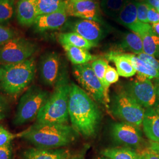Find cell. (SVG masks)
I'll use <instances>...</instances> for the list:
<instances>
[{
  "instance_id": "cell-1",
  "label": "cell",
  "mask_w": 159,
  "mask_h": 159,
  "mask_svg": "<svg viewBox=\"0 0 159 159\" xmlns=\"http://www.w3.org/2000/svg\"><path fill=\"white\" fill-rule=\"evenodd\" d=\"M68 115L77 133L86 137L95 134L100 123V112L91 97L74 83L70 84Z\"/></svg>"
},
{
  "instance_id": "cell-2",
  "label": "cell",
  "mask_w": 159,
  "mask_h": 159,
  "mask_svg": "<svg viewBox=\"0 0 159 159\" xmlns=\"http://www.w3.org/2000/svg\"><path fill=\"white\" fill-rule=\"evenodd\" d=\"M77 132L67 124L36 123L23 131V137L36 148H57L73 142Z\"/></svg>"
},
{
  "instance_id": "cell-3",
  "label": "cell",
  "mask_w": 159,
  "mask_h": 159,
  "mask_svg": "<svg viewBox=\"0 0 159 159\" xmlns=\"http://www.w3.org/2000/svg\"><path fill=\"white\" fill-rule=\"evenodd\" d=\"M70 84L64 71L55 85L54 90L41 109L36 123L67 124Z\"/></svg>"
},
{
  "instance_id": "cell-4",
  "label": "cell",
  "mask_w": 159,
  "mask_h": 159,
  "mask_svg": "<svg viewBox=\"0 0 159 159\" xmlns=\"http://www.w3.org/2000/svg\"><path fill=\"white\" fill-rule=\"evenodd\" d=\"M3 73L0 89L7 94L16 95L26 89L33 81L36 72L34 57L21 63L1 66Z\"/></svg>"
},
{
  "instance_id": "cell-5",
  "label": "cell",
  "mask_w": 159,
  "mask_h": 159,
  "mask_svg": "<svg viewBox=\"0 0 159 159\" xmlns=\"http://www.w3.org/2000/svg\"><path fill=\"white\" fill-rule=\"evenodd\" d=\"M49 96V93L40 87L36 85L30 86L20 98L13 124L23 125L37 119Z\"/></svg>"
},
{
  "instance_id": "cell-6",
  "label": "cell",
  "mask_w": 159,
  "mask_h": 159,
  "mask_svg": "<svg viewBox=\"0 0 159 159\" xmlns=\"http://www.w3.org/2000/svg\"><path fill=\"white\" fill-rule=\"evenodd\" d=\"M111 110L113 115L125 123L137 127L142 125L144 109L125 90L113 96Z\"/></svg>"
},
{
  "instance_id": "cell-7",
  "label": "cell",
  "mask_w": 159,
  "mask_h": 159,
  "mask_svg": "<svg viewBox=\"0 0 159 159\" xmlns=\"http://www.w3.org/2000/svg\"><path fill=\"white\" fill-rule=\"evenodd\" d=\"M37 47L24 38H14L0 47V63L2 65L23 62L33 57Z\"/></svg>"
},
{
  "instance_id": "cell-8",
  "label": "cell",
  "mask_w": 159,
  "mask_h": 159,
  "mask_svg": "<svg viewBox=\"0 0 159 159\" xmlns=\"http://www.w3.org/2000/svg\"><path fill=\"white\" fill-rule=\"evenodd\" d=\"M73 74L83 89L93 100L97 102H104L103 86L90 63L74 65Z\"/></svg>"
},
{
  "instance_id": "cell-9",
  "label": "cell",
  "mask_w": 159,
  "mask_h": 159,
  "mask_svg": "<svg viewBox=\"0 0 159 159\" xmlns=\"http://www.w3.org/2000/svg\"><path fill=\"white\" fill-rule=\"evenodd\" d=\"M143 107L150 108L156 102L154 84L150 79L137 74L136 79L129 82L125 89Z\"/></svg>"
},
{
  "instance_id": "cell-10",
  "label": "cell",
  "mask_w": 159,
  "mask_h": 159,
  "mask_svg": "<svg viewBox=\"0 0 159 159\" xmlns=\"http://www.w3.org/2000/svg\"><path fill=\"white\" fill-rule=\"evenodd\" d=\"M40 79L47 86H55L64 71L62 70L60 57L56 52H49L40 60Z\"/></svg>"
},
{
  "instance_id": "cell-11",
  "label": "cell",
  "mask_w": 159,
  "mask_h": 159,
  "mask_svg": "<svg viewBox=\"0 0 159 159\" xmlns=\"http://www.w3.org/2000/svg\"><path fill=\"white\" fill-rule=\"evenodd\" d=\"M111 135L114 140L127 147L139 148L143 139L140 129L136 125L122 122L113 124L111 127Z\"/></svg>"
},
{
  "instance_id": "cell-12",
  "label": "cell",
  "mask_w": 159,
  "mask_h": 159,
  "mask_svg": "<svg viewBox=\"0 0 159 159\" xmlns=\"http://www.w3.org/2000/svg\"><path fill=\"white\" fill-rule=\"evenodd\" d=\"M65 9L68 16L93 20L99 23L101 21L98 3L95 0H66Z\"/></svg>"
},
{
  "instance_id": "cell-13",
  "label": "cell",
  "mask_w": 159,
  "mask_h": 159,
  "mask_svg": "<svg viewBox=\"0 0 159 159\" xmlns=\"http://www.w3.org/2000/svg\"><path fill=\"white\" fill-rule=\"evenodd\" d=\"M116 18L119 23L140 36L146 31L152 28L150 24L141 23L139 21L136 1L135 0H127L125 6Z\"/></svg>"
},
{
  "instance_id": "cell-14",
  "label": "cell",
  "mask_w": 159,
  "mask_h": 159,
  "mask_svg": "<svg viewBox=\"0 0 159 159\" xmlns=\"http://www.w3.org/2000/svg\"><path fill=\"white\" fill-rule=\"evenodd\" d=\"M70 29L96 47L104 37V31L99 22L89 20H79L72 23Z\"/></svg>"
},
{
  "instance_id": "cell-15",
  "label": "cell",
  "mask_w": 159,
  "mask_h": 159,
  "mask_svg": "<svg viewBox=\"0 0 159 159\" xmlns=\"http://www.w3.org/2000/svg\"><path fill=\"white\" fill-rule=\"evenodd\" d=\"M67 17L65 7L57 11L40 15L33 24L34 29L37 31L44 32L60 29L66 22Z\"/></svg>"
},
{
  "instance_id": "cell-16",
  "label": "cell",
  "mask_w": 159,
  "mask_h": 159,
  "mask_svg": "<svg viewBox=\"0 0 159 159\" xmlns=\"http://www.w3.org/2000/svg\"><path fill=\"white\" fill-rule=\"evenodd\" d=\"M71 157L66 148H29L23 152L24 159H69Z\"/></svg>"
},
{
  "instance_id": "cell-17",
  "label": "cell",
  "mask_w": 159,
  "mask_h": 159,
  "mask_svg": "<svg viewBox=\"0 0 159 159\" xmlns=\"http://www.w3.org/2000/svg\"><path fill=\"white\" fill-rule=\"evenodd\" d=\"M16 14L17 20L21 25H33L39 16L37 0H19L17 2Z\"/></svg>"
},
{
  "instance_id": "cell-18",
  "label": "cell",
  "mask_w": 159,
  "mask_h": 159,
  "mask_svg": "<svg viewBox=\"0 0 159 159\" xmlns=\"http://www.w3.org/2000/svg\"><path fill=\"white\" fill-rule=\"evenodd\" d=\"M145 135L150 141L159 143V114L153 107L145 111L142 123Z\"/></svg>"
},
{
  "instance_id": "cell-19",
  "label": "cell",
  "mask_w": 159,
  "mask_h": 159,
  "mask_svg": "<svg viewBox=\"0 0 159 159\" xmlns=\"http://www.w3.org/2000/svg\"><path fill=\"white\" fill-rule=\"evenodd\" d=\"M107 60L113 61L116 67V70L120 76L130 77L136 74V70L133 67L129 60L122 56L121 53L112 51L106 55Z\"/></svg>"
},
{
  "instance_id": "cell-20",
  "label": "cell",
  "mask_w": 159,
  "mask_h": 159,
  "mask_svg": "<svg viewBox=\"0 0 159 159\" xmlns=\"http://www.w3.org/2000/svg\"><path fill=\"white\" fill-rule=\"evenodd\" d=\"M123 57L130 62L133 67L136 70L137 74L144 76L149 79H159V72L148 64L140 60L136 54L121 53Z\"/></svg>"
},
{
  "instance_id": "cell-21",
  "label": "cell",
  "mask_w": 159,
  "mask_h": 159,
  "mask_svg": "<svg viewBox=\"0 0 159 159\" xmlns=\"http://www.w3.org/2000/svg\"><path fill=\"white\" fill-rule=\"evenodd\" d=\"M69 60L74 65H81L95 60L96 57L87 50L68 44L62 45Z\"/></svg>"
},
{
  "instance_id": "cell-22",
  "label": "cell",
  "mask_w": 159,
  "mask_h": 159,
  "mask_svg": "<svg viewBox=\"0 0 159 159\" xmlns=\"http://www.w3.org/2000/svg\"><path fill=\"white\" fill-rule=\"evenodd\" d=\"M143 52L153 57L159 56V37L152 28L140 35Z\"/></svg>"
},
{
  "instance_id": "cell-23",
  "label": "cell",
  "mask_w": 159,
  "mask_h": 159,
  "mask_svg": "<svg viewBox=\"0 0 159 159\" xmlns=\"http://www.w3.org/2000/svg\"><path fill=\"white\" fill-rule=\"evenodd\" d=\"M58 39L61 45L68 44L84 48L87 50L95 47L94 45H93L89 41L85 40L84 38L81 37L80 35L74 32L60 34Z\"/></svg>"
},
{
  "instance_id": "cell-24",
  "label": "cell",
  "mask_w": 159,
  "mask_h": 159,
  "mask_svg": "<svg viewBox=\"0 0 159 159\" xmlns=\"http://www.w3.org/2000/svg\"><path fill=\"white\" fill-rule=\"evenodd\" d=\"M102 156L110 159H138L139 153L130 148H108L102 151Z\"/></svg>"
},
{
  "instance_id": "cell-25",
  "label": "cell",
  "mask_w": 159,
  "mask_h": 159,
  "mask_svg": "<svg viewBox=\"0 0 159 159\" xmlns=\"http://www.w3.org/2000/svg\"><path fill=\"white\" fill-rule=\"evenodd\" d=\"M120 47L123 50L131 51L137 55L143 52L142 38L139 34L133 31L125 34L120 44Z\"/></svg>"
},
{
  "instance_id": "cell-26",
  "label": "cell",
  "mask_w": 159,
  "mask_h": 159,
  "mask_svg": "<svg viewBox=\"0 0 159 159\" xmlns=\"http://www.w3.org/2000/svg\"><path fill=\"white\" fill-rule=\"evenodd\" d=\"M108 64L107 61L103 59H97L94 60L91 64V68L93 71L96 75L98 79L100 80L104 88V102L108 103L110 102L109 96H108V86L104 79L105 74L108 67Z\"/></svg>"
},
{
  "instance_id": "cell-27",
  "label": "cell",
  "mask_w": 159,
  "mask_h": 159,
  "mask_svg": "<svg viewBox=\"0 0 159 159\" xmlns=\"http://www.w3.org/2000/svg\"><path fill=\"white\" fill-rule=\"evenodd\" d=\"M66 0H37L39 16L57 11L65 7Z\"/></svg>"
},
{
  "instance_id": "cell-28",
  "label": "cell",
  "mask_w": 159,
  "mask_h": 159,
  "mask_svg": "<svg viewBox=\"0 0 159 159\" xmlns=\"http://www.w3.org/2000/svg\"><path fill=\"white\" fill-rule=\"evenodd\" d=\"M127 0H102L100 6L103 12L109 17L116 18Z\"/></svg>"
},
{
  "instance_id": "cell-29",
  "label": "cell",
  "mask_w": 159,
  "mask_h": 159,
  "mask_svg": "<svg viewBox=\"0 0 159 159\" xmlns=\"http://www.w3.org/2000/svg\"><path fill=\"white\" fill-rule=\"evenodd\" d=\"M14 0H0V24L11 20L14 14Z\"/></svg>"
},
{
  "instance_id": "cell-30",
  "label": "cell",
  "mask_w": 159,
  "mask_h": 159,
  "mask_svg": "<svg viewBox=\"0 0 159 159\" xmlns=\"http://www.w3.org/2000/svg\"><path fill=\"white\" fill-rule=\"evenodd\" d=\"M23 133V131L18 134H13L10 131L7 130L3 126L0 125V148L9 143H11L12 140L17 137H21Z\"/></svg>"
},
{
  "instance_id": "cell-31",
  "label": "cell",
  "mask_w": 159,
  "mask_h": 159,
  "mask_svg": "<svg viewBox=\"0 0 159 159\" xmlns=\"http://www.w3.org/2000/svg\"><path fill=\"white\" fill-rule=\"evenodd\" d=\"M137 18L140 22L143 23H148V14L149 9V5L145 1L137 2Z\"/></svg>"
},
{
  "instance_id": "cell-32",
  "label": "cell",
  "mask_w": 159,
  "mask_h": 159,
  "mask_svg": "<svg viewBox=\"0 0 159 159\" xmlns=\"http://www.w3.org/2000/svg\"><path fill=\"white\" fill-rule=\"evenodd\" d=\"M15 35L16 34L12 29L0 24V47L14 39Z\"/></svg>"
},
{
  "instance_id": "cell-33",
  "label": "cell",
  "mask_w": 159,
  "mask_h": 159,
  "mask_svg": "<svg viewBox=\"0 0 159 159\" xmlns=\"http://www.w3.org/2000/svg\"><path fill=\"white\" fill-rule=\"evenodd\" d=\"M104 79L106 84L110 87V84L118 81L119 79V75L115 68L108 65L105 74Z\"/></svg>"
},
{
  "instance_id": "cell-34",
  "label": "cell",
  "mask_w": 159,
  "mask_h": 159,
  "mask_svg": "<svg viewBox=\"0 0 159 159\" xmlns=\"http://www.w3.org/2000/svg\"><path fill=\"white\" fill-rule=\"evenodd\" d=\"M137 56L139 57L140 60H142L144 62L148 64L150 66L154 68L159 72V61L157 60L155 57L147 54L144 52L140 53Z\"/></svg>"
},
{
  "instance_id": "cell-35",
  "label": "cell",
  "mask_w": 159,
  "mask_h": 159,
  "mask_svg": "<svg viewBox=\"0 0 159 159\" xmlns=\"http://www.w3.org/2000/svg\"><path fill=\"white\" fill-rule=\"evenodd\" d=\"M10 110V102L7 97L0 94V121L6 118Z\"/></svg>"
},
{
  "instance_id": "cell-36",
  "label": "cell",
  "mask_w": 159,
  "mask_h": 159,
  "mask_svg": "<svg viewBox=\"0 0 159 159\" xmlns=\"http://www.w3.org/2000/svg\"><path fill=\"white\" fill-rule=\"evenodd\" d=\"M12 159V148L9 143L0 148V159Z\"/></svg>"
},
{
  "instance_id": "cell-37",
  "label": "cell",
  "mask_w": 159,
  "mask_h": 159,
  "mask_svg": "<svg viewBox=\"0 0 159 159\" xmlns=\"http://www.w3.org/2000/svg\"><path fill=\"white\" fill-rule=\"evenodd\" d=\"M138 159H159V154L148 148L139 153Z\"/></svg>"
},
{
  "instance_id": "cell-38",
  "label": "cell",
  "mask_w": 159,
  "mask_h": 159,
  "mask_svg": "<svg viewBox=\"0 0 159 159\" xmlns=\"http://www.w3.org/2000/svg\"><path fill=\"white\" fill-rule=\"evenodd\" d=\"M148 18L149 23L154 24L159 22V12L150 5L148 11Z\"/></svg>"
},
{
  "instance_id": "cell-39",
  "label": "cell",
  "mask_w": 159,
  "mask_h": 159,
  "mask_svg": "<svg viewBox=\"0 0 159 159\" xmlns=\"http://www.w3.org/2000/svg\"><path fill=\"white\" fill-rule=\"evenodd\" d=\"M148 148H150V150H153L154 152H155L156 153H157L159 154V143L154 142L150 141V144H149V147Z\"/></svg>"
},
{
  "instance_id": "cell-40",
  "label": "cell",
  "mask_w": 159,
  "mask_h": 159,
  "mask_svg": "<svg viewBox=\"0 0 159 159\" xmlns=\"http://www.w3.org/2000/svg\"><path fill=\"white\" fill-rule=\"evenodd\" d=\"M145 2L159 12V0H146Z\"/></svg>"
},
{
  "instance_id": "cell-41",
  "label": "cell",
  "mask_w": 159,
  "mask_h": 159,
  "mask_svg": "<svg viewBox=\"0 0 159 159\" xmlns=\"http://www.w3.org/2000/svg\"><path fill=\"white\" fill-rule=\"evenodd\" d=\"M154 89L156 96V101H159V79H156L154 83Z\"/></svg>"
},
{
  "instance_id": "cell-42",
  "label": "cell",
  "mask_w": 159,
  "mask_h": 159,
  "mask_svg": "<svg viewBox=\"0 0 159 159\" xmlns=\"http://www.w3.org/2000/svg\"><path fill=\"white\" fill-rule=\"evenodd\" d=\"M152 29L154 31L159 37V23L152 24Z\"/></svg>"
},
{
  "instance_id": "cell-43",
  "label": "cell",
  "mask_w": 159,
  "mask_h": 159,
  "mask_svg": "<svg viewBox=\"0 0 159 159\" xmlns=\"http://www.w3.org/2000/svg\"><path fill=\"white\" fill-rule=\"evenodd\" d=\"M69 159H84V154L81 153L78 154L74 156H71Z\"/></svg>"
},
{
  "instance_id": "cell-44",
  "label": "cell",
  "mask_w": 159,
  "mask_h": 159,
  "mask_svg": "<svg viewBox=\"0 0 159 159\" xmlns=\"http://www.w3.org/2000/svg\"><path fill=\"white\" fill-rule=\"evenodd\" d=\"M154 108L159 109V101H156V102L154 106Z\"/></svg>"
},
{
  "instance_id": "cell-45",
  "label": "cell",
  "mask_w": 159,
  "mask_h": 159,
  "mask_svg": "<svg viewBox=\"0 0 159 159\" xmlns=\"http://www.w3.org/2000/svg\"><path fill=\"white\" fill-rule=\"evenodd\" d=\"M2 73H3V70H2V68L1 66H0V81L2 79Z\"/></svg>"
},
{
  "instance_id": "cell-46",
  "label": "cell",
  "mask_w": 159,
  "mask_h": 159,
  "mask_svg": "<svg viewBox=\"0 0 159 159\" xmlns=\"http://www.w3.org/2000/svg\"><path fill=\"white\" fill-rule=\"evenodd\" d=\"M97 159H110L107 158V157H104V156H102L100 157H98Z\"/></svg>"
},
{
  "instance_id": "cell-47",
  "label": "cell",
  "mask_w": 159,
  "mask_h": 159,
  "mask_svg": "<svg viewBox=\"0 0 159 159\" xmlns=\"http://www.w3.org/2000/svg\"><path fill=\"white\" fill-rule=\"evenodd\" d=\"M154 110H156V111L157 112V113L158 114H159V109H158V108H154Z\"/></svg>"
},
{
  "instance_id": "cell-48",
  "label": "cell",
  "mask_w": 159,
  "mask_h": 159,
  "mask_svg": "<svg viewBox=\"0 0 159 159\" xmlns=\"http://www.w3.org/2000/svg\"><path fill=\"white\" fill-rule=\"evenodd\" d=\"M137 2H144L146 0H135Z\"/></svg>"
},
{
  "instance_id": "cell-49",
  "label": "cell",
  "mask_w": 159,
  "mask_h": 159,
  "mask_svg": "<svg viewBox=\"0 0 159 159\" xmlns=\"http://www.w3.org/2000/svg\"><path fill=\"white\" fill-rule=\"evenodd\" d=\"M73 1H89V0H73Z\"/></svg>"
}]
</instances>
